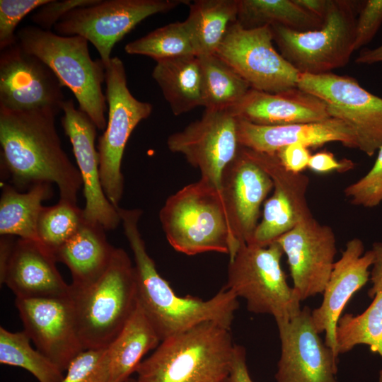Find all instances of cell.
Masks as SVG:
<instances>
[{
  "mask_svg": "<svg viewBox=\"0 0 382 382\" xmlns=\"http://www.w3.org/2000/svg\"><path fill=\"white\" fill-rule=\"evenodd\" d=\"M51 108H0L1 168L18 190L54 184L59 199L77 204L80 172L64 151Z\"/></svg>",
  "mask_w": 382,
  "mask_h": 382,
  "instance_id": "1",
  "label": "cell"
},
{
  "mask_svg": "<svg viewBox=\"0 0 382 382\" xmlns=\"http://www.w3.org/2000/svg\"><path fill=\"white\" fill-rule=\"evenodd\" d=\"M125 235L134 260L138 302L161 340L204 322H214L230 329L238 308V298L225 287L203 300L176 294L158 272L139 229L142 211L118 208Z\"/></svg>",
  "mask_w": 382,
  "mask_h": 382,
  "instance_id": "2",
  "label": "cell"
},
{
  "mask_svg": "<svg viewBox=\"0 0 382 382\" xmlns=\"http://www.w3.org/2000/svg\"><path fill=\"white\" fill-rule=\"evenodd\" d=\"M236 344L231 330L204 322L162 340L137 369V382H224Z\"/></svg>",
  "mask_w": 382,
  "mask_h": 382,
  "instance_id": "3",
  "label": "cell"
},
{
  "mask_svg": "<svg viewBox=\"0 0 382 382\" xmlns=\"http://www.w3.org/2000/svg\"><path fill=\"white\" fill-rule=\"evenodd\" d=\"M159 219L169 244L185 255L216 252L230 259L240 247L231 233L221 189L202 178L170 195Z\"/></svg>",
  "mask_w": 382,
  "mask_h": 382,
  "instance_id": "4",
  "label": "cell"
},
{
  "mask_svg": "<svg viewBox=\"0 0 382 382\" xmlns=\"http://www.w3.org/2000/svg\"><path fill=\"white\" fill-rule=\"evenodd\" d=\"M70 297L83 349L107 347L138 304L136 270L129 255L115 248L104 274L87 286L70 285Z\"/></svg>",
  "mask_w": 382,
  "mask_h": 382,
  "instance_id": "5",
  "label": "cell"
},
{
  "mask_svg": "<svg viewBox=\"0 0 382 382\" xmlns=\"http://www.w3.org/2000/svg\"><path fill=\"white\" fill-rule=\"evenodd\" d=\"M16 36L21 47L45 62L72 92L79 108L97 129H105L107 100L102 90L105 68L100 59L91 57L88 41L79 35L63 36L32 25L18 30Z\"/></svg>",
  "mask_w": 382,
  "mask_h": 382,
  "instance_id": "6",
  "label": "cell"
},
{
  "mask_svg": "<svg viewBox=\"0 0 382 382\" xmlns=\"http://www.w3.org/2000/svg\"><path fill=\"white\" fill-rule=\"evenodd\" d=\"M361 1L328 0L322 26L296 31L270 26L279 53L299 73L323 74L345 66L354 50L355 26Z\"/></svg>",
  "mask_w": 382,
  "mask_h": 382,
  "instance_id": "7",
  "label": "cell"
},
{
  "mask_svg": "<svg viewBox=\"0 0 382 382\" xmlns=\"http://www.w3.org/2000/svg\"><path fill=\"white\" fill-rule=\"evenodd\" d=\"M283 254L277 241L266 247L241 244L229 259L224 286L245 301L248 311L271 315L276 323L301 311L300 298L281 267Z\"/></svg>",
  "mask_w": 382,
  "mask_h": 382,
  "instance_id": "8",
  "label": "cell"
},
{
  "mask_svg": "<svg viewBox=\"0 0 382 382\" xmlns=\"http://www.w3.org/2000/svg\"><path fill=\"white\" fill-rule=\"evenodd\" d=\"M105 68L108 117L96 147L103 191L118 207L124 191L121 165L125 146L137 125L149 117L153 106L131 93L123 62L119 57H112Z\"/></svg>",
  "mask_w": 382,
  "mask_h": 382,
  "instance_id": "9",
  "label": "cell"
},
{
  "mask_svg": "<svg viewBox=\"0 0 382 382\" xmlns=\"http://www.w3.org/2000/svg\"><path fill=\"white\" fill-rule=\"evenodd\" d=\"M190 3L186 0H99L70 11L54 28L58 35L86 38L94 45L105 66L112 58L114 45L140 22Z\"/></svg>",
  "mask_w": 382,
  "mask_h": 382,
  "instance_id": "10",
  "label": "cell"
},
{
  "mask_svg": "<svg viewBox=\"0 0 382 382\" xmlns=\"http://www.w3.org/2000/svg\"><path fill=\"white\" fill-rule=\"evenodd\" d=\"M270 26L246 29L230 25L216 54L228 64L251 88L277 93L297 87L299 72L273 45Z\"/></svg>",
  "mask_w": 382,
  "mask_h": 382,
  "instance_id": "11",
  "label": "cell"
},
{
  "mask_svg": "<svg viewBox=\"0 0 382 382\" xmlns=\"http://www.w3.org/2000/svg\"><path fill=\"white\" fill-rule=\"evenodd\" d=\"M297 87L323 100L331 117L352 129L357 149L372 156L382 146V98L361 86L353 77L332 72L299 74Z\"/></svg>",
  "mask_w": 382,
  "mask_h": 382,
  "instance_id": "12",
  "label": "cell"
},
{
  "mask_svg": "<svg viewBox=\"0 0 382 382\" xmlns=\"http://www.w3.org/2000/svg\"><path fill=\"white\" fill-rule=\"evenodd\" d=\"M167 146L197 168L201 178L221 189L223 173L240 147L238 117L230 109H205L200 119L170 134Z\"/></svg>",
  "mask_w": 382,
  "mask_h": 382,
  "instance_id": "13",
  "label": "cell"
},
{
  "mask_svg": "<svg viewBox=\"0 0 382 382\" xmlns=\"http://www.w3.org/2000/svg\"><path fill=\"white\" fill-rule=\"evenodd\" d=\"M63 85L52 70L18 43L1 50L0 108L62 110Z\"/></svg>",
  "mask_w": 382,
  "mask_h": 382,
  "instance_id": "14",
  "label": "cell"
},
{
  "mask_svg": "<svg viewBox=\"0 0 382 382\" xmlns=\"http://www.w3.org/2000/svg\"><path fill=\"white\" fill-rule=\"evenodd\" d=\"M276 241L286 255L293 288L301 301L323 294L337 253L332 228L311 216Z\"/></svg>",
  "mask_w": 382,
  "mask_h": 382,
  "instance_id": "15",
  "label": "cell"
},
{
  "mask_svg": "<svg viewBox=\"0 0 382 382\" xmlns=\"http://www.w3.org/2000/svg\"><path fill=\"white\" fill-rule=\"evenodd\" d=\"M276 323L281 342L277 382H337V358L320 337L308 307Z\"/></svg>",
  "mask_w": 382,
  "mask_h": 382,
  "instance_id": "16",
  "label": "cell"
},
{
  "mask_svg": "<svg viewBox=\"0 0 382 382\" xmlns=\"http://www.w3.org/2000/svg\"><path fill=\"white\" fill-rule=\"evenodd\" d=\"M15 305L37 349L66 371L83 350L70 294L57 298L18 299Z\"/></svg>",
  "mask_w": 382,
  "mask_h": 382,
  "instance_id": "17",
  "label": "cell"
},
{
  "mask_svg": "<svg viewBox=\"0 0 382 382\" xmlns=\"http://www.w3.org/2000/svg\"><path fill=\"white\" fill-rule=\"evenodd\" d=\"M244 149L269 175L274 184L273 193L264 204L262 219L250 243L266 247L291 230L301 220L313 216L306 199L309 178L302 173L287 170L275 154Z\"/></svg>",
  "mask_w": 382,
  "mask_h": 382,
  "instance_id": "18",
  "label": "cell"
},
{
  "mask_svg": "<svg viewBox=\"0 0 382 382\" xmlns=\"http://www.w3.org/2000/svg\"><path fill=\"white\" fill-rule=\"evenodd\" d=\"M61 119L64 134L69 137L82 179L86 204L84 219L100 226L105 231L115 230L121 223L117 208L107 198L100 181L99 155L95 145L96 126L72 99L62 105Z\"/></svg>",
  "mask_w": 382,
  "mask_h": 382,
  "instance_id": "19",
  "label": "cell"
},
{
  "mask_svg": "<svg viewBox=\"0 0 382 382\" xmlns=\"http://www.w3.org/2000/svg\"><path fill=\"white\" fill-rule=\"evenodd\" d=\"M273 188L269 175L240 146L221 184L231 233L238 245L251 243L261 204Z\"/></svg>",
  "mask_w": 382,
  "mask_h": 382,
  "instance_id": "20",
  "label": "cell"
},
{
  "mask_svg": "<svg viewBox=\"0 0 382 382\" xmlns=\"http://www.w3.org/2000/svg\"><path fill=\"white\" fill-rule=\"evenodd\" d=\"M373 261L372 250L365 252L361 239L354 238L347 241L341 257L334 263L320 306L311 311L317 332L325 333V344L337 358L339 356L336 340L337 321L353 294L369 281V269Z\"/></svg>",
  "mask_w": 382,
  "mask_h": 382,
  "instance_id": "21",
  "label": "cell"
},
{
  "mask_svg": "<svg viewBox=\"0 0 382 382\" xmlns=\"http://www.w3.org/2000/svg\"><path fill=\"white\" fill-rule=\"evenodd\" d=\"M239 144L256 151L274 154L291 144L321 146L330 142L357 149L355 134L344 121L330 117L324 121L286 125H257L238 118Z\"/></svg>",
  "mask_w": 382,
  "mask_h": 382,
  "instance_id": "22",
  "label": "cell"
},
{
  "mask_svg": "<svg viewBox=\"0 0 382 382\" xmlns=\"http://www.w3.org/2000/svg\"><path fill=\"white\" fill-rule=\"evenodd\" d=\"M54 254L41 243L19 238L14 243L4 280L18 299L57 298L70 294Z\"/></svg>",
  "mask_w": 382,
  "mask_h": 382,
  "instance_id": "23",
  "label": "cell"
},
{
  "mask_svg": "<svg viewBox=\"0 0 382 382\" xmlns=\"http://www.w3.org/2000/svg\"><path fill=\"white\" fill-rule=\"evenodd\" d=\"M230 110L239 119L265 126L318 122L331 117L323 100L298 87L277 93L250 88Z\"/></svg>",
  "mask_w": 382,
  "mask_h": 382,
  "instance_id": "24",
  "label": "cell"
},
{
  "mask_svg": "<svg viewBox=\"0 0 382 382\" xmlns=\"http://www.w3.org/2000/svg\"><path fill=\"white\" fill-rule=\"evenodd\" d=\"M105 231L84 219L78 231L54 253L57 262L69 268L73 288L96 282L106 271L115 247L107 240Z\"/></svg>",
  "mask_w": 382,
  "mask_h": 382,
  "instance_id": "25",
  "label": "cell"
},
{
  "mask_svg": "<svg viewBox=\"0 0 382 382\" xmlns=\"http://www.w3.org/2000/svg\"><path fill=\"white\" fill-rule=\"evenodd\" d=\"M371 250L374 261L368 295L373 300L361 314L340 316L336 328L339 354L351 351L357 345H365L382 357V242H374Z\"/></svg>",
  "mask_w": 382,
  "mask_h": 382,
  "instance_id": "26",
  "label": "cell"
},
{
  "mask_svg": "<svg viewBox=\"0 0 382 382\" xmlns=\"http://www.w3.org/2000/svg\"><path fill=\"white\" fill-rule=\"evenodd\" d=\"M161 342L138 302L120 332L106 347L111 382H126L132 378L143 357Z\"/></svg>",
  "mask_w": 382,
  "mask_h": 382,
  "instance_id": "27",
  "label": "cell"
},
{
  "mask_svg": "<svg viewBox=\"0 0 382 382\" xmlns=\"http://www.w3.org/2000/svg\"><path fill=\"white\" fill-rule=\"evenodd\" d=\"M156 62L152 77L175 115L202 106V69L197 55L190 54Z\"/></svg>",
  "mask_w": 382,
  "mask_h": 382,
  "instance_id": "28",
  "label": "cell"
},
{
  "mask_svg": "<svg viewBox=\"0 0 382 382\" xmlns=\"http://www.w3.org/2000/svg\"><path fill=\"white\" fill-rule=\"evenodd\" d=\"M184 21L197 57L216 54L230 25L237 21L238 0H196Z\"/></svg>",
  "mask_w": 382,
  "mask_h": 382,
  "instance_id": "29",
  "label": "cell"
},
{
  "mask_svg": "<svg viewBox=\"0 0 382 382\" xmlns=\"http://www.w3.org/2000/svg\"><path fill=\"white\" fill-rule=\"evenodd\" d=\"M52 195V185L48 183L35 185L25 192L4 184L0 198V235L40 242L37 220L42 202Z\"/></svg>",
  "mask_w": 382,
  "mask_h": 382,
  "instance_id": "30",
  "label": "cell"
},
{
  "mask_svg": "<svg viewBox=\"0 0 382 382\" xmlns=\"http://www.w3.org/2000/svg\"><path fill=\"white\" fill-rule=\"evenodd\" d=\"M237 22L246 29L279 25L300 32L318 29L323 23L294 0H238Z\"/></svg>",
  "mask_w": 382,
  "mask_h": 382,
  "instance_id": "31",
  "label": "cell"
},
{
  "mask_svg": "<svg viewBox=\"0 0 382 382\" xmlns=\"http://www.w3.org/2000/svg\"><path fill=\"white\" fill-rule=\"evenodd\" d=\"M198 57L202 69V106L205 109H230L251 88L248 83L217 54Z\"/></svg>",
  "mask_w": 382,
  "mask_h": 382,
  "instance_id": "32",
  "label": "cell"
},
{
  "mask_svg": "<svg viewBox=\"0 0 382 382\" xmlns=\"http://www.w3.org/2000/svg\"><path fill=\"white\" fill-rule=\"evenodd\" d=\"M23 330L11 332L0 328V363L28 371L39 382H62L64 375L54 362L30 345Z\"/></svg>",
  "mask_w": 382,
  "mask_h": 382,
  "instance_id": "33",
  "label": "cell"
},
{
  "mask_svg": "<svg viewBox=\"0 0 382 382\" xmlns=\"http://www.w3.org/2000/svg\"><path fill=\"white\" fill-rule=\"evenodd\" d=\"M125 50L127 54L148 56L155 61L196 55L184 21L160 27L127 43Z\"/></svg>",
  "mask_w": 382,
  "mask_h": 382,
  "instance_id": "34",
  "label": "cell"
},
{
  "mask_svg": "<svg viewBox=\"0 0 382 382\" xmlns=\"http://www.w3.org/2000/svg\"><path fill=\"white\" fill-rule=\"evenodd\" d=\"M84 221L83 209L77 204L59 199L52 206L42 207L37 223L39 241L54 255Z\"/></svg>",
  "mask_w": 382,
  "mask_h": 382,
  "instance_id": "35",
  "label": "cell"
},
{
  "mask_svg": "<svg viewBox=\"0 0 382 382\" xmlns=\"http://www.w3.org/2000/svg\"><path fill=\"white\" fill-rule=\"evenodd\" d=\"M62 382H111L107 348L83 350L71 362Z\"/></svg>",
  "mask_w": 382,
  "mask_h": 382,
  "instance_id": "36",
  "label": "cell"
},
{
  "mask_svg": "<svg viewBox=\"0 0 382 382\" xmlns=\"http://www.w3.org/2000/svg\"><path fill=\"white\" fill-rule=\"evenodd\" d=\"M371 169L344 189L351 204L374 208L382 203V146Z\"/></svg>",
  "mask_w": 382,
  "mask_h": 382,
  "instance_id": "37",
  "label": "cell"
},
{
  "mask_svg": "<svg viewBox=\"0 0 382 382\" xmlns=\"http://www.w3.org/2000/svg\"><path fill=\"white\" fill-rule=\"evenodd\" d=\"M50 0L0 1V50L17 43L16 28L31 11L38 9Z\"/></svg>",
  "mask_w": 382,
  "mask_h": 382,
  "instance_id": "38",
  "label": "cell"
},
{
  "mask_svg": "<svg viewBox=\"0 0 382 382\" xmlns=\"http://www.w3.org/2000/svg\"><path fill=\"white\" fill-rule=\"evenodd\" d=\"M382 24V0L361 1L355 26L354 51L369 44Z\"/></svg>",
  "mask_w": 382,
  "mask_h": 382,
  "instance_id": "39",
  "label": "cell"
},
{
  "mask_svg": "<svg viewBox=\"0 0 382 382\" xmlns=\"http://www.w3.org/2000/svg\"><path fill=\"white\" fill-rule=\"evenodd\" d=\"M99 0H50L30 17L37 27L50 30L65 15L79 7L93 5Z\"/></svg>",
  "mask_w": 382,
  "mask_h": 382,
  "instance_id": "40",
  "label": "cell"
},
{
  "mask_svg": "<svg viewBox=\"0 0 382 382\" xmlns=\"http://www.w3.org/2000/svg\"><path fill=\"white\" fill-rule=\"evenodd\" d=\"M275 154L287 170L295 173H300L308 168L311 156L308 147L301 144L286 146Z\"/></svg>",
  "mask_w": 382,
  "mask_h": 382,
  "instance_id": "41",
  "label": "cell"
},
{
  "mask_svg": "<svg viewBox=\"0 0 382 382\" xmlns=\"http://www.w3.org/2000/svg\"><path fill=\"white\" fill-rule=\"evenodd\" d=\"M354 167V163L349 159L338 161L333 154L328 151H321L311 155L308 168L317 173H328L332 171L344 173Z\"/></svg>",
  "mask_w": 382,
  "mask_h": 382,
  "instance_id": "42",
  "label": "cell"
},
{
  "mask_svg": "<svg viewBox=\"0 0 382 382\" xmlns=\"http://www.w3.org/2000/svg\"><path fill=\"white\" fill-rule=\"evenodd\" d=\"M224 382H253L246 364V352L243 346L236 345L231 369Z\"/></svg>",
  "mask_w": 382,
  "mask_h": 382,
  "instance_id": "43",
  "label": "cell"
},
{
  "mask_svg": "<svg viewBox=\"0 0 382 382\" xmlns=\"http://www.w3.org/2000/svg\"><path fill=\"white\" fill-rule=\"evenodd\" d=\"M15 241L13 236H1L0 238V284H4Z\"/></svg>",
  "mask_w": 382,
  "mask_h": 382,
  "instance_id": "44",
  "label": "cell"
},
{
  "mask_svg": "<svg viewBox=\"0 0 382 382\" xmlns=\"http://www.w3.org/2000/svg\"><path fill=\"white\" fill-rule=\"evenodd\" d=\"M300 7L311 14L324 21L328 6V0H294Z\"/></svg>",
  "mask_w": 382,
  "mask_h": 382,
  "instance_id": "45",
  "label": "cell"
},
{
  "mask_svg": "<svg viewBox=\"0 0 382 382\" xmlns=\"http://www.w3.org/2000/svg\"><path fill=\"white\" fill-rule=\"evenodd\" d=\"M382 62V44L373 49L364 48L355 59L358 64H373Z\"/></svg>",
  "mask_w": 382,
  "mask_h": 382,
  "instance_id": "46",
  "label": "cell"
},
{
  "mask_svg": "<svg viewBox=\"0 0 382 382\" xmlns=\"http://www.w3.org/2000/svg\"><path fill=\"white\" fill-rule=\"evenodd\" d=\"M378 382H382V369L379 371Z\"/></svg>",
  "mask_w": 382,
  "mask_h": 382,
  "instance_id": "47",
  "label": "cell"
},
{
  "mask_svg": "<svg viewBox=\"0 0 382 382\" xmlns=\"http://www.w3.org/2000/svg\"><path fill=\"white\" fill-rule=\"evenodd\" d=\"M126 382H137L136 378H130L129 380H127Z\"/></svg>",
  "mask_w": 382,
  "mask_h": 382,
  "instance_id": "48",
  "label": "cell"
}]
</instances>
